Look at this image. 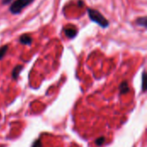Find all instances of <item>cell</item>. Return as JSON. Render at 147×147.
I'll list each match as a JSON object with an SVG mask.
<instances>
[{"instance_id": "cell-5", "label": "cell", "mask_w": 147, "mask_h": 147, "mask_svg": "<svg viewBox=\"0 0 147 147\" xmlns=\"http://www.w3.org/2000/svg\"><path fill=\"white\" fill-rule=\"evenodd\" d=\"M119 89H120L121 94H126V93L129 92V90H130L128 83H127V81H123V82L120 84Z\"/></svg>"}, {"instance_id": "cell-13", "label": "cell", "mask_w": 147, "mask_h": 147, "mask_svg": "<svg viewBox=\"0 0 147 147\" xmlns=\"http://www.w3.org/2000/svg\"><path fill=\"white\" fill-rule=\"evenodd\" d=\"M78 6H79V7H83V6H84V2H83V1H81V0H79V1H78Z\"/></svg>"}, {"instance_id": "cell-3", "label": "cell", "mask_w": 147, "mask_h": 147, "mask_svg": "<svg viewBox=\"0 0 147 147\" xmlns=\"http://www.w3.org/2000/svg\"><path fill=\"white\" fill-rule=\"evenodd\" d=\"M64 32L68 39H74L78 35V28L75 25H66L64 27Z\"/></svg>"}, {"instance_id": "cell-1", "label": "cell", "mask_w": 147, "mask_h": 147, "mask_svg": "<svg viewBox=\"0 0 147 147\" xmlns=\"http://www.w3.org/2000/svg\"><path fill=\"white\" fill-rule=\"evenodd\" d=\"M87 12H88V16L91 22H96V24L100 25L103 28H108L109 26V20L100 11H98L95 9H92V8H88Z\"/></svg>"}, {"instance_id": "cell-6", "label": "cell", "mask_w": 147, "mask_h": 147, "mask_svg": "<svg viewBox=\"0 0 147 147\" xmlns=\"http://www.w3.org/2000/svg\"><path fill=\"white\" fill-rule=\"evenodd\" d=\"M22 69H23V65H16L13 69V71H12V78L14 79H16L19 77V75H20V73H21V71H22Z\"/></svg>"}, {"instance_id": "cell-4", "label": "cell", "mask_w": 147, "mask_h": 147, "mask_svg": "<svg viewBox=\"0 0 147 147\" xmlns=\"http://www.w3.org/2000/svg\"><path fill=\"white\" fill-rule=\"evenodd\" d=\"M19 41L21 44L22 45H26V46H30L32 44L33 41V38L29 34H23L20 36L19 38Z\"/></svg>"}, {"instance_id": "cell-8", "label": "cell", "mask_w": 147, "mask_h": 147, "mask_svg": "<svg viewBox=\"0 0 147 147\" xmlns=\"http://www.w3.org/2000/svg\"><path fill=\"white\" fill-rule=\"evenodd\" d=\"M8 49H9L8 45H4V46H3V47H0V60L5 56V54H6Z\"/></svg>"}, {"instance_id": "cell-12", "label": "cell", "mask_w": 147, "mask_h": 147, "mask_svg": "<svg viewBox=\"0 0 147 147\" xmlns=\"http://www.w3.org/2000/svg\"><path fill=\"white\" fill-rule=\"evenodd\" d=\"M11 1L12 0H2V3L4 4V5H6V4H9Z\"/></svg>"}, {"instance_id": "cell-2", "label": "cell", "mask_w": 147, "mask_h": 147, "mask_svg": "<svg viewBox=\"0 0 147 147\" xmlns=\"http://www.w3.org/2000/svg\"><path fill=\"white\" fill-rule=\"evenodd\" d=\"M34 0H16L10 5L9 10L11 14H20L23 9H25L28 5L32 3Z\"/></svg>"}, {"instance_id": "cell-7", "label": "cell", "mask_w": 147, "mask_h": 147, "mask_svg": "<svg viewBox=\"0 0 147 147\" xmlns=\"http://www.w3.org/2000/svg\"><path fill=\"white\" fill-rule=\"evenodd\" d=\"M136 24L138 26H140V27H143L145 28H147V18L146 16H142V17H139L136 19L135 21Z\"/></svg>"}, {"instance_id": "cell-9", "label": "cell", "mask_w": 147, "mask_h": 147, "mask_svg": "<svg viewBox=\"0 0 147 147\" xmlns=\"http://www.w3.org/2000/svg\"><path fill=\"white\" fill-rule=\"evenodd\" d=\"M105 143V138L104 137H100L96 140V145L98 146H102Z\"/></svg>"}, {"instance_id": "cell-11", "label": "cell", "mask_w": 147, "mask_h": 147, "mask_svg": "<svg viewBox=\"0 0 147 147\" xmlns=\"http://www.w3.org/2000/svg\"><path fill=\"white\" fill-rule=\"evenodd\" d=\"M145 75H146V72L144 71L142 73V90L143 91H145V86H144V78H145Z\"/></svg>"}, {"instance_id": "cell-10", "label": "cell", "mask_w": 147, "mask_h": 147, "mask_svg": "<svg viewBox=\"0 0 147 147\" xmlns=\"http://www.w3.org/2000/svg\"><path fill=\"white\" fill-rule=\"evenodd\" d=\"M32 147H42V144H41V142H40V140H35L34 141V143L33 144V146Z\"/></svg>"}]
</instances>
